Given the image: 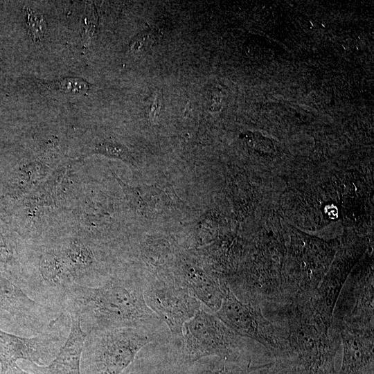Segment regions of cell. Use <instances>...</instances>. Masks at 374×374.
I'll return each mask as SVG.
<instances>
[{
	"mask_svg": "<svg viewBox=\"0 0 374 374\" xmlns=\"http://www.w3.org/2000/svg\"><path fill=\"white\" fill-rule=\"evenodd\" d=\"M64 310L78 317L85 334L121 328L167 327L146 304L143 282L137 276H111L95 287L75 285L68 293Z\"/></svg>",
	"mask_w": 374,
	"mask_h": 374,
	"instance_id": "obj_1",
	"label": "cell"
},
{
	"mask_svg": "<svg viewBox=\"0 0 374 374\" xmlns=\"http://www.w3.org/2000/svg\"><path fill=\"white\" fill-rule=\"evenodd\" d=\"M159 329L121 328L86 334L80 362L81 374H121L145 346L170 336Z\"/></svg>",
	"mask_w": 374,
	"mask_h": 374,
	"instance_id": "obj_2",
	"label": "cell"
},
{
	"mask_svg": "<svg viewBox=\"0 0 374 374\" xmlns=\"http://www.w3.org/2000/svg\"><path fill=\"white\" fill-rule=\"evenodd\" d=\"M288 357L299 374H333L335 350L328 327L310 300L296 305L287 321Z\"/></svg>",
	"mask_w": 374,
	"mask_h": 374,
	"instance_id": "obj_3",
	"label": "cell"
},
{
	"mask_svg": "<svg viewBox=\"0 0 374 374\" xmlns=\"http://www.w3.org/2000/svg\"><path fill=\"white\" fill-rule=\"evenodd\" d=\"M243 338L202 305L184 323L181 336H171L170 341L182 361L192 362L210 356L240 359L246 348L247 341Z\"/></svg>",
	"mask_w": 374,
	"mask_h": 374,
	"instance_id": "obj_4",
	"label": "cell"
},
{
	"mask_svg": "<svg viewBox=\"0 0 374 374\" xmlns=\"http://www.w3.org/2000/svg\"><path fill=\"white\" fill-rule=\"evenodd\" d=\"M0 314L7 317L18 331L29 337L51 332L71 321L69 314H59L37 302L1 269Z\"/></svg>",
	"mask_w": 374,
	"mask_h": 374,
	"instance_id": "obj_5",
	"label": "cell"
},
{
	"mask_svg": "<svg viewBox=\"0 0 374 374\" xmlns=\"http://www.w3.org/2000/svg\"><path fill=\"white\" fill-rule=\"evenodd\" d=\"M148 306L168 327L171 336L179 338L184 323L203 305L175 276L154 278L143 283Z\"/></svg>",
	"mask_w": 374,
	"mask_h": 374,
	"instance_id": "obj_6",
	"label": "cell"
},
{
	"mask_svg": "<svg viewBox=\"0 0 374 374\" xmlns=\"http://www.w3.org/2000/svg\"><path fill=\"white\" fill-rule=\"evenodd\" d=\"M71 322L33 337H21L0 328V374H30L18 365L27 360L39 365L54 359L65 342Z\"/></svg>",
	"mask_w": 374,
	"mask_h": 374,
	"instance_id": "obj_7",
	"label": "cell"
},
{
	"mask_svg": "<svg viewBox=\"0 0 374 374\" xmlns=\"http://www.w3.org/2000/svg\"><path fill=\"white\" fill-rule=\"evenodd\" d=\"M215 315L239 336L261 344L272 350H280L282 344L274 326L261 314L260 308L238 299L226 284L222 301Z\"/></svg>",
	"mask_w": 374,
	"mask_h": 374,
	"instance_id": "obj_8",
	"label": "cell"
},
{
	"mask_svg": "<svg viewBox=\"0 0 374 374\" xmlns=\"http://www.w3.org/2000/svg\"><path fill=\"white\" fill-rule=\"evenodd\" d=\"M70 330L68 337L55 357L46 366L29 362L33 374H81L80 362L86 334L78 317L69 313Z\"/></svg>",
	"mask_w": 374,
	"mask_h": 374,
	"instance_id": "obj_9",
	"label": "cell"
},
{
	"mask_svg": "<svg viewBox=\"0 0 374 374\" xmlns=\"http://www.w3.org/2000/svg\"><path fill=\"white\" fill-rule=\"evenodd\" d=\"M341 335L343 360L340 374H373V335L371 331L343 328Z\"/></svg>",
	"mask_w": 374,
	"mask_h": 374,
	"instance_id": "obj_10",
	"label": "cell"
},
{
	"mask_svg": "<svg viewBox=\"0 0 374 374\" xmlns=\"http://www.w3.org/2000/svg\"><path fill=\"white\" fill-rule=\"evenodd\" d=\"M28 33L35 42H41L47 29L46 22L43 15L37 11L26 8Z\"/></svg>",
	"mask_w": 374,
	"mask_h": 374,
	"instance_id": "obj_11",
	"label": "cell"
},
{
	"mask_svg": "<svg viewBox=\"0 0 374 374\" xmlns=\"http://www.w3.org/2000/svg\"><path fill=\"white\" fill-rule=\"evenodd\" d=\"M98 15L93 4L89 5L82 18L81 32L82 45L87 47L91 44L97 33Z\"/></svg>",
	"mask_w": 374,
	"mask_h": 374,
	"instance_id": "obj_12",
	"label": "cell"
},
{
	"mask_svg": "<svg viewBox=\"0 0 374 374\" xmlns=\"http://www.w3.org/2000/svg\"><path fill=\"white\" fill-rule=\"evenodd\" d=\"M155 40L154 31L148 28L139 33L130 42L127 50L132 53H138L150 47Z\"/></svg>",
	"mask_w": 374,
	"mask_h": 374,
	"instance_id": "obj_13",
	"label": "cell"
},
{
	"mask_svg": "<svg viewBox=\"0 0 374 374\" xmlns=\"http://www.w3.org/2000/svg\"><path fill=\"white\" fill-rule=\"evenodd\" d=\"M53 88L64 93H76L87 91L89 84L78 78H65L52 83Z\"/></svg>",
	"mask_w": 374,
	"mask_h": 374,
	"instance_id": "obj_14",
	"label": "cell"
},
{
	"mask_svg": "<svg viewBox=\"0 0 374 374\" xmlns=\"http://www.w3.org/2000/svg\"><path fill=\"white\" fill-rule=\"evenodd\" d=\"M146 114L150 120L158 116L164 107L163 95L159 89H156L147 99Z\"/></svg>",
	"mask_w": 374,
	"mask_h": 374,
	"instance_id": "obj_15",
	"label": "cell"
},
{
	"mask_svg": "<svg viewBox=\"0 0 374 374\" xmlns=\"http://www.w3.org/2000/svg\"><path fill=\"white\" fill-rule=\"evenodd\" d=\"M102 152L109 155L119 157L122 158L128 157L127 151L125 148L116 144L105 143L101 145Z\"/></svg>",
	"mask_w": 374,
	"mask_h": 374,
	"instance_id": "obj_16",
	"label": "cell"
},
{
	"mask_svg": "<svg viewBox=\"0 0 374 374\" xmlns=\"http://www.w3.org/2000/svg\"><path fill=\"white\" fill-rule=\"evenodd\" d=\"M136 370L134 368V364L132 363L129 367H127L122 373L121 374H136Z\"/></svg>",
	"mask_w": 374,
	"mask_h": 374,
	"instance_id": "obj_17",
	"label": "cell"
}]
</instances>
